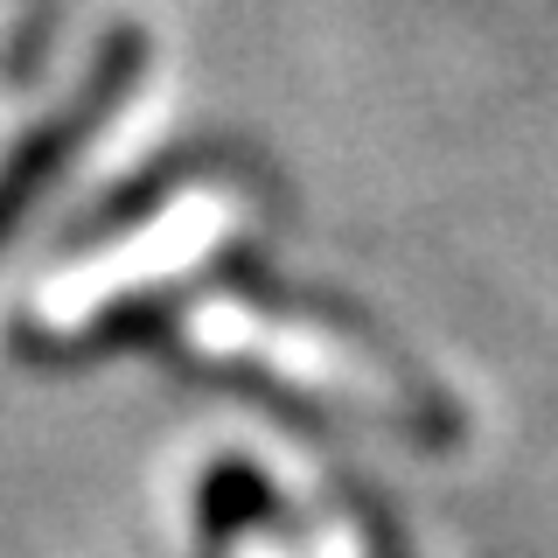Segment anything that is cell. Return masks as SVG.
Listing matches in <instances>:
<instances>
[{
	"label": "cell",
	"mask_w": 558,
	"mask_h": 558,
	"mask_svg": "<svg viewBox=\"0 0 558 558\" xmlns=\"http://www.w3.org/2000/svg\"><path fill=\"white\" fill-rule=\"evenodd\" d=\"M322 558H356V551H349L342 531H322Z\"/></svg>",
	"instance_id": "obj_5"
},
{
	"label": "cell",
	"mask_w": 558,
	"mask_h": 558,
	"mask_svg": "<svg viewBox=\"0 0 558 558\" xmlns=\"http://www.w3.org/2000/svg\"><path fill=\"white\" fill-rule=\"evenodd\" d=\"M140 57H147V43H140V35H119V43L105 49V63L92 70V84H84L35 140H22V147L8 154V168H0V244L22 231L28 209L84 161V147H92L119 112H126V98L140 84Z\"/></svg>",
	"instance_id": "obj_2"
},
{
	"label": "cell",
	"mask_w": 558,
	"mask_h": 558,
	"mask_svg": "<svg viewBox=\"0 0 558 558\" xmlns=\"http://www.w3.org/2000/svg\"><path fill=\"white\" fill-rule=\"evenodd\" d=\"M70 8H77V0H35V8H28L22 35H14V77H28V70L43 63V49L57 43V28L70 22Z\"/></svg>",
	"instance_id": "obj_4"
},
{
	"label": "cell",
	"mask_w": 558,
	"mask_h": 558,
	"mask_svg": "<svg viewBox=\"0 0 558 558\" xmlns=\"http://www.w3.org/2000/svg\"><path fill=\"white\" fill-rule=\"evenodd\" d=\"M223 223H231V196H217V189H189V196L174 203L168 217H154L140 238L105 244L98 258H84V266L70 272L57 314H63V322H92L112 293H126V287H140V279H154V272H174V266H189V258H203L209 244L223 238Z\"/></svg>",
	"instance_id": "obj_3"
},
{
	"label": "cell",
	"mask_w": 558,
	"mask_h": 558,
	"mask_svg": "<svg viewBox=\"0 0 558 558\" xmlns=\"http://www.w3.org/2000/svg\"><path fill=\"white\" fill-rule=\"evenodd\" d=\"M189 342L209 349V356H231V363H252L266 377H287L301 398H322L336 405L342 418H363V426H405V433H426L440 440L447 418L433 405L398 384L384 363H371L363 349H349L322 328H301V322H272V314L244 307V301H196L189 307Z\"/></svg>",
	"instance_id": "obj_1"
}]
</instances>
